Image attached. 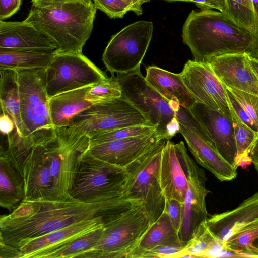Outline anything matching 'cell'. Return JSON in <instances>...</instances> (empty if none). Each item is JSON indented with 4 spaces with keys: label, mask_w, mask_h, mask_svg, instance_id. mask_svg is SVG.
I'll return each mask as SVG.
<instances>
[{
    "label": "cell",
    "mask_w": 258,
    "mask_h": 258,
    "mask_svg": "<svg viewBox=\"0 0 258 258\" xmlns=\"http://www.w3.org/2000/svg\"><path fill=\"white\" fill-rule=\"evenodd\" d=\"M0 75L1 111L7 113L12 118L17 133L22 137L18 71L14 69L0 68Z\"/></svg>",
    "instance_id": "27"
},
{
    "label": "cell",
    "mask_w": 258,
    "mask_h": 258,
    "mask_svg": "<svg viewBox=\"0 0 258 258\" xmlns=\"http://www.w3.org/2000/svg\"><path fill=\"white\" fill-rule=\"evenodd\" d=\"M129 177L125 168L95 157L88 149L80 162L70 196L86 203L120 197Z\"/></svg>",
    "instance_id": "7"
},
{
    "label": "cell",
    "mask_w": 258,
    "mask_h": 258,
    "mask_svg": "<svg viewBox=\"0 0 258 258\" xmlns=\"http://www.w3.org/2000/svg\"><path fill=\"white\" fill-rule=\"evenodd\" d=\"M226 89L258 128V96L235 89Z\"/></svg>",
    "instance_id": "37"
},
{
    "label": "cell",
    "mask_w": 258,
    "mask_h": 258,
    "mask_svg": "<svg viewBox=\"0 0 258 258\" xmlns=\"http://www.w3.org/2000/svg\"><path fill=\"white\" fill-rule=\"evenodd\" d=\"M122 96L120 85L113 75L106 80L91 86L86 98L93 105L110 101Z\"/></svg>",
    "instance_id": "35"
},
{
    "label": "cell",
    "mask_w": 258,
    "mask_h": 258,
    "mask_svg": "<svg viewBox=\"0 0 258 258\" xmlns=\"http://www.w3.org/2000/svg\"><path fill=\"white\" fill-rule=\"evenodd\" d=\"M19 174L23 185V201L56 200L50 162L44 145H34L17 133L16 128L7 135L1 146Z\"/></svg>",
    "instance_id": "5"
},
{
    "label": "cell",
    "mask_w": 258,
    "mask_h": 258,
    "mask_svg": "<svg viewBox=\"0 0 258 258\" xmlns=\"http://www.w3.org/2000/svg\"><path fill=\"white\" fill-rule=\"evenodd\" d=\"M164 211L168 215L174 228L179 232L182 222L183 204L173 200H165Z\"/></svg>",
    "instance_id": "40"
},
{
    "label": "cell",
    "mask_w": 258,
    "mask_h": 258,
    "mask_svg": "<svg viewBox=\"0 0 258 258\" xmlns=\"http://www.w3.org/2000/svg\"><path fill=\"white\" fill-rule=\"evenodd\" d=\"M247 53L251 57L258 60V32L255 35L252 45Z\"/></svg>",
    "instance_id": "49"
},
{
    "label": "cell",
    "mask_w": 258,
    "mask_h": 258,
    "mask_svg": "<svg viewBox=\"0 0 258 258\" xmlns=\"http://www.w3.org/2000/svg\"><path fill=\"white\" fill-rule=\"evenodd\" d=\"M180 133L197 163L221 181H230L236 178L237 168L223 158L211 139H204L181 125Z\"/></svg>",
    "instance_id": "20"
},
{
    "label": "cell",
    "mask_w": 258,
    "mask_h": 258,
    "mask_svg": "<svg viewBox=\"0 0 258 258\" xmlns=\"http://www.w3.org/2000/svg\"><path fill=\"white\" fill-rule=\"evenodd\" d=\"M92 0H31L32 5L46 7L72 2H90Z\"/></svg>",
    "instance_id": "46"
},
{
    "label": "cell",
    "mask_w": 258,
    "mask_h": 258,
    "mask_svg": "<svg viewBox=\"0 0 258 258\" xmlns=\"http://www.w3.org/2000/svg\"><path fill=\"white\" fill-rule=\"evenodd\" d=\"M138 125H147L142 114L121 96L93 104L75 116L68 128L89 138L98 134Z\"/></svg>",
    "instance_id": "12"
},
{
    "label": "cell",
    "mask_w": 258,
    "mask_h": 258,
    "mask_svg": "<svg viewBox=\"0 0 258 258\" xmlns=\"http://www.w3.org/2000/svg\"><path fill=\"white\" fill-rule=\"evenodd\" d=\"M167 141L161 139L125 168L130 177L123 197L142 201L153 223L164 209L165 198L160 183V167L162 149Z\"/></svg>",
    "instance_id": "9"
},
{
    "label": "cell",
    "mask_w": 258,
    "mask_h": 258,
    "mask_svg": "<svg viewBox=\"0 0 258 258\" xmlns=\"http://www.w3.org/2000/svg\"><path fill=\"white\" fill-rule=\"evenodd\" d=\"M258 238V218L243 227L225 242L226 246L238 256L258 257V249L253 245Z\"/></svg>",
    "instance_id": "33"
},
{
    "label": "cell",
    "mask_w": 258,
    "mask_h": 258,
    "mask_svg": "<svg viewBox=\"0 0 258 258\" xmlns=\"http://www.w3.org/2000/svg\"><path fill=\"white\" fill-rule=\"evenodd\" d=\"M168 2H192L200 8L201 10L217 9L224 13L225 9V0H165Z\"/></svg>",
    "instance_id": "41"
},
{
    "label": "cell",
    "mask_w": 258,
    "mask_h": 258,
    "mask_svg": "<svg viewBox=\"0 0 258 258\" xmlns=\"http://www.w3.org/2000/svg\"><path fill=\"white\" fill-rule=\"evenodd\" d=\"M104 216L100 215L80 221L27 241L19 249L21 258H39L46 252L58 248L85 234L103 228Z\"/></svg>",
    "instance_id": "18"
},
{
    "label": "cell",
    "mask_w": 258,
    "mask_h": 258,
    "mask_svg": "<svg viewBox=\"0 0 258 258\" xmlns=\"http://www.w3.org/2000/svg\"><path fill=\"white\" fill-rule=\"evenodd\" d=\"M160 183L165 199L183 203L187 181L177 155L175 144L169 140L166 141L162 151Z\"/></svg>",
    "instance_id": "23"
},
{
    "label": "cell",
    "mask_w": 258,
    "mask_h": 258,
    "mask_svg": "<svg viewBox=\"0 0 258 258\" xmlns=\"http://www.w3.org/2000/svg\"><path fill=\"white\" fill-rule=\"evenodd\" d=\"M103 223L97 244L78 257L128 258L153 224L142 201L127 199L104 215Z\"/></svg>",
    "instance_id": "4"
},
{
    "label": "cell",
    "mask_w": 258,
    "mask_h": 258,
    "mask_svg": "<svg viewBox=\"0 0 258 258\" xmlns=\"http://www.w3.org/2000/svg\"><path fill=\"white\" fill-rule=\"evenodd\" d=\"M224 14L239 27L257 33L258 18L251 0H225Z\"/></svg>",
    "instance_id": "32"
},
{
    "label": "cell",
    "mask_w": 258,
    "mask_h": 258,
    "mask_svg": "<svg viewBox=\"0 0 258 258\" xmlns=\"http://www.w3.org/2000/svg\"><path fill=\"white\" fill-rule=\"evenodd\" d=\"M162 139L164 138L156 132L148 135L90 145L88 151L100 160L125 168Z\"/></svg>",
    "instance_id": "19"
},
{
    "label": "cell",
    "mask_w": 258,
    "mask_h": 258,
    "mask_svg": "<svg viewBox=\"0 0 258 258\" xmlns=\"http://www.w3.org/2000/svg\"><path fill=\"white\" fill-rule=\"evenodd\" d=\"M247 52L222 55L207 63L227 88L258 96V78L248 61Z\"/></svg>",
    "instance_id": "17"
},
{
    "label": "cell",
    "mask_w": 258,
    "mask_h": 258,
    "mask_svg": "<svg viewBox=\"0 0 258 258\" xmlns=\"http://www.w3.org/2000/svg\"><path fill=\"white\" fill-rule=\"evenodd\" d=\"M23 138L44 145L56 136L51 119L46 89V68L17 70Z\"/></svg>",
    "instance_id": "6"
},
{
    "label": "cell",
    "mask_w": 258,
    "mask_h": 258,
    "mask_svg": "<svg viewBox=\"0 0 258 258\" xmlns=\"http://www.w3.org/2000/svg\"><path fill=\"white\" fill-rule=\"evenodd\" d=\"M108 77L82 53H56L46 68L48 97L106 80Z\"/></svg>",
    "instance_id": "13"
},
{
    "label": "cell",
    "mask_w": 258,
    "mask_h": 258,
    "mask_svg": "<svg viewBox=\"0 0 258 258\" xmlns=\"http://www.w3.org/2000/svg\"><path fill=\"white\" fill-rule=\"evenodd\" d=\"M153 30L152 22L142 20L126 26L112 36L102 55V61L111 75L140 69Z\"/></svg>",
    "instance_id": "11"
},
{
    "label": "cell",
    "mask_w": 258,
    "mask_h": 258,
    "mask_svg": "<svg viewBox=\"0 0 258 258\" xmlns=\"http://www.w3.org/2000/svg\"><path fill=\"white\" fill-rule=\"evenodd\" d=\"M103 228L85 234L58 248L46 252L39 258H74L94 247L99 241Z\"/></svg>",
    "instance_id": "34"
},
{
    "label": "cell",
    "mask_w": 258,
    "mask_h": 258,
    "mask_svg": "<svg viewBox=\"0 0 258 258\" xmlns=\"http://www.w3.org/2000/svg\"><path fill=\"white\" fill-rule=\"evenodd\" d=\"M249 157L258 172V135L252 144L249 153Z\"/></svg>",
    "instance_id": "48"
},
{
    "label": "cell",
    "mask_w": 258,
    "mask_h": 258,
    "mask_svg": "<svg viewBox=\"0 0 258 258\" xmlns=\"http://www.w3.org/2000/svg\"><path fill=\"white\" fill-rule=\"evenodd\" d=\"M182 36L194 60L207 63L222 55L247 53L255 35L222 12L204 10L190 13L183 24Z\"/></svg>",
    "instance_id": "2"
},
{
    "label": "cell",
    "mask_w": 258,
    "mask_h": 258,
    "mask_svg": "<svg viewBox=\"0 0 258 258\" xmlns=\"http://www.w3.org/2000/svg\"><path fill=\"white\" fill-rule=\"evenodd\" d=\"M227 90V89H226ZM229 103L231 105L235 113L241 120L251 129L258 133V128L253 122L244 109L240 105L235 98L227 90Z\"/></svg>",
    "instance_id": "43"
},
{
    "label": "cell",
    "mask_w": 258,
    "mask_h": 258,
    "mask_svg": "<svg viewBox=\"0 0 258 258\" xmlns=\"http://www.w3.org/2000/svg\"><path fill=\"white\" fill-rule=\"evenodd\" d=\"M256 218L258 192L243 201L233 210L211 215L206 223L213 235L225 244L231 236Z\"/></svg>",
    "instance_id": "21"
},
{
    "label": "cell",
    "mask_w": 258,
    "mask_h": 258,
    "mask_svg": "<svg viewBox=\"0 0 258 258\" xmlns=\"http://www.w3.org/2000/svg\"><path fill=\"white\" fill-rule=\"evenodd\" d=\"M22 0H0V20L10 18L20 9Z\"/></svg>",
    "instance_id": "42"
},
{
    "label": "cell",
    "mask_w": 258,
    "mask_h": 258,
    "mask_svg": "<svg viewBox=\"0 0 258 258\" xmlns=\"http://www.w3.org/2000/svg\"><path fill=\"white\" fill-rule=\"evenodd\" d=\"M190 109L220 155L237 168L235 163L237 146L232 119L198 102Z\"/></svg>",
    "instance_id": "16"
},
{
    "label": "cell",
    "mask_w": 258,
    "mask_h": 258,
    "mask_svg": "<svg viewBox=\"0 0 258 258\" xmlns=\"http://www.w3.org/2000/svg\"><path fill=\"white\" fill-rule=\"evenodd\" d=\"M0 257L1 258H21L20 250L15 247L0 242Z\"/></svg>",
    "instance_id": "45"
},
{
    "label": "cell",
    "mask_w": 258,
    "mask_h": 258,
    "mask_svg": "<svg viewBox=\"0 0 258 258\" xmlns=\"http://www.w3.org/2000/svg\"><path fill=\"white\" fill-rule=\"evenodd\" d=\"M253 245L258 249V238L253 242Z\"/></svg>",
    "instance_id": "52"
},
{
    "label": "cell",
    "mask_w": 258,
    "mask_h": 258,
    "mask_svg": "<svg viewBox=\"0 0 258 258\" xmlns=\"http://www.w3.org/2000/svg\"><path fill=\"white\" fill-rule=\"evenodd\" d=\"M97 9L110 18H122L131 8L125 0H92Z\"/></svg>",
    "instance_id": "39"
},
{
    "label": "cell",
    "mask_w": 258,
    "mask_h": 258,
    "mask_svg": "<svg viewBox=\"0 0 258 258\" xmlns=\"http://www.w3.org/2000/svg\"><path fill=\"white\" fill-rule=\"evenodd\" d=\"M180 74L197 102L232 119L226 86L208 63L189 60Z\"/></svg>",
    "instance_id": "15"
},
{
    "label": "cell",
    "mask_w": 258,
    "mask_h": 258,
    "mask_svg": "<svg viewBox=\"0 0 258 258\" xmlns=\"http://www.w3.org/2000/svg\"><path fill=\"white\" fill-rule=\"evenodd\" d=\"M186 244L181 240L179 232L174 228L167 214L163 211L151 225L136 249H148L162 245L184 246Z\"/></svg>",
    "instance_id": "30"
},
{
    "label": "cell",
    "mask_w": 258,
    "mask_h": 258,
    "mask_svg": "<svg viewBox=\"0 0 258 258\" xmlns=\"http://www.w3.org/2000/svg\"><path fill=\"white\" fill-rule=\"evenodd\" d=\"M121 197L86 203L67 200L22 201L8 215L1 216L0 242L19 249L27 241L71 224L105 215Z\"/></svg>",
    "instance_id": "1"
},
{
    "label": "cell",
    "mask_w": 258,
    "mask_h": 258,
    "mask_svg": "<svg viewBox=\"0 0 258 258\" xmlns=\"http://www.w3.org/2000/svg\"><path fill=\"white\" fill-rule=\"evenodd\" d=\"M177 155L187 181L183 203L182 217L179 232L181 240L187 243L199 225L208 218L206 197L210 192L206 187L205 172L187 153L183 141L175 144Z\"/></svg>",
    "instance_id": "14"
},
{
    "label": "cell",
    "mask_w": 258,
    "mask_h": 258,
    "mask_svg": "<svg viewBox=\"0 0 258 258\" xmlns=\"http://www.w3.org/2000/svg\"><path fill=\"white\" fill-rule=\"evenodd\" d=\"M184 246H185L162 245L148 249H136L128 255V258H175L177 253L181 251Z\"/></svg>",
    "instance_id": "38"
},
{
    "label": "cell",
    "mask_w": 258,
    "mask_h": 258,
    "mask_svg": "<svg viewBox=\"0 0 258 258\" xmlns=\"http://www.w3.org/2000/svg\"><path fill=\"white\" fill-rule=\"evenodd\" d=\"M0 206L12 211L24 199L21 179L6 154L0 150Z\"/></svg>",
    "instance_id": "29"
},
{
    "label": "cell",
    "mask_w": 258,
    "mask_h": 258,
    "mask_svg": "<svg viewBox=\"0 0 258 258\" xmlns=\"http://www.w3.org/2000/svg\"><path fill=\"white\" fill-rule=\"evenodd\" d=\"M228 102L237 146L235 163L237 167L240 166L245 168L252 163L249 153L258 133L241 120L235 113L229 100Z\"/></svg>",
    "instance_id": "31"
},
{
    "label": "cell",
    "mask_w": 258,
    "mask_h": 258,
    "mask_svg": "<svg viewBox=\"0 0 258 258\" xmlns=\"http://www.w3.org/2000/svg\"><path fill=\"white\" fill-rule=\"evenodd\" d=\"M251 1L252 2L253 7H254V9L255 13H256V16L258 18V0H251Z\"/></svg>",
    "instance_id": "51"
},
{
    "label": "cell",
    "mask_w": 258,
    "mask_h": 258,
    "mask_svg": "<svg viewBox=\"0 0 258 258\" xmlns=\"http://www.w3.org/2000/svg\"><path fill=\"white\" fill-rule=\"evenodd\" d=\"M206 221L199 225L192 237L176 257L237 256L236 253L228 249L225 244L213 235Z\"/></svg>",
    "instance_id": "26"
},
{
    "label": "cell",
    "mask_w": 258,
    "mask_h": 258,
    "mask_svg": "<svg viewBox=\"0 0 258 258\" xmlns=\"http://www.w3.org/2000/svg\"><path fill=\"white\" fill-rule=\"evenodd\" d=\"M114 77L119 83L122 97L144 117L147 124L156 128L162 138L170 140L180 133V124L169 103L147 82L138 69Z\"/></svg>",
    "instance_id": "8"
},
{
    "label": "cell",
    "mask_w": 258,
    "mask_h": 258,
    "mask_svg": "<svg viewBox=\"0 0 258 258\" xmlns=\"http://www.w3.org/2000/svg\"><path fill=\"white\" fill-rule=\"evenodd\" d=\"M129 5L131 11L137 15L142 14V5L150 0H125Z\"/></svg>",
    "instance_id": "47"
},
{
    "label": "cell",
    "mask_w": 258,
    "mask_h": 258,
    "mask_svg": "<svg viewBox=\"0 0 258 258\" xmlns=\"http://www.w3.org/2000/svg\"><path fill=\"white\" fill-rule=\"evenodd\" d=\"M97 8L92 1L33 6L24 21L57 47L55 52L81 53L93 28Z\"/></svg>",
    "instance_id": "3"
},
{
    "label": "cell",
    "mask_w": 258,
    "mask_h": 258,
    "mask_svg": "<svg viewBox=\"0 0 258 258\" xmlns=\"http://www.w3.org/2000/svg\"><path fill=\"white\" fill-rule=\"evenodd\" d=\"M16 128L12 118L7 113L1 111L0 116V131L4 135H8Z\"/></svg>",
    "instance_id": "44"
},
{
    "label": "cell",
    "mask_w": 258,
    "mask_h": 258,
    "mask_svg": "<svg viewBox=\"0 0 258 258\" xmlns=\"http://www.w3.org/2000/svg\"><path fill=\"white\" fill-rule=\"evenodd\" d=\"M156 132L155 127L148 125H138L126 127L95 135L90 138V145L148 135Z\"/></svg>",
    "instance_id": "36"
},
{
    "label": "cell",
    "mask_w": 258,
    "mask_h": 258,
    "mask_svg": "<svg viewBox=\"0 0 258 258\" xmlns=\"http://www.w3.org/2000/svg\"><path fill=\"white\" fill-rule=\"evenodd\" d=\"M56 137L44 145L53 179L56 200L71 199L70 192L80 162L90 147V138L72 132L68 127L56 129Z\"/></svg>",
    "instance_id": "10"
},
{
    "label": "cell",
    "mask_w": 258,
    "mask_h": 258,
    "mask_svg": "<svg viewBox=\"0 0 258 258\" xmlns=\"http://www.w3.org/2000/svg\"><path fill=\"white\" fill-rule=\"evenodd\" d=\"M56 54L55 51L0 48V68H46Z\"/></svg>",
    "instance_id": "28"
},
{
    "label": "cell",
    "mask_w": 258,
    "mask_h": 258,
    "mask_svg": "<svg viewBox=\"0 0 258 258\" xmlns=\"http://www.w3.org/2000/svg\"><path fill=\"white\" fill-rule=\"evenodd\" d=\"M248 61L252 70L258 78V60L253 58L249 55Z\"/></svg>",
    "instance_id": "50"
},
{
    "label": "cell",
    "mask_w": 258,
    "mask_h": 258,
    "mask_svg": "<svg viewBox=\"0 0 258 258\" xmlns=\"http://www.w3.org/2000/svg\"><path fill=\"white\" fill-rule=\"evenodd\" d=\"M0 48L55 51L57 46L33 25L0 20Z\"/></svg>",
    "instance_id": "22"
},
{
    "label": "cell",
    "mask_w": 258,
    "mask_h": 258,
    "mask_svg": "<svg viewBox=\"0 0 258 258\" xmlns=\"http://www.w3.org/2000/svg\"><path fill=\"white\" fill-rule=\"evenodd\" d=\"M91 86L67 91L49 98L50 117L55 129L69 126L75 116L93 105L86 98Z\"/></svg>",
    "instance_id": "25"
},
{
    "label": "cell",
    "mask_w": 258,
    "mask_h": 258,
    "mask_svg": "<svg viewBox=\"0 0 258 258\" xmlns=\"http://www.w3.org/2000/svg\"><path fill=\"white\" fill-rule=\"evenodd\" d=\"M145 77L148 83L169 103L175 102L190 109L197 102L183 83L180 74L151 66L146 68Z\"/></svg>",
    "instance_id": "24"
}]
</instances>
